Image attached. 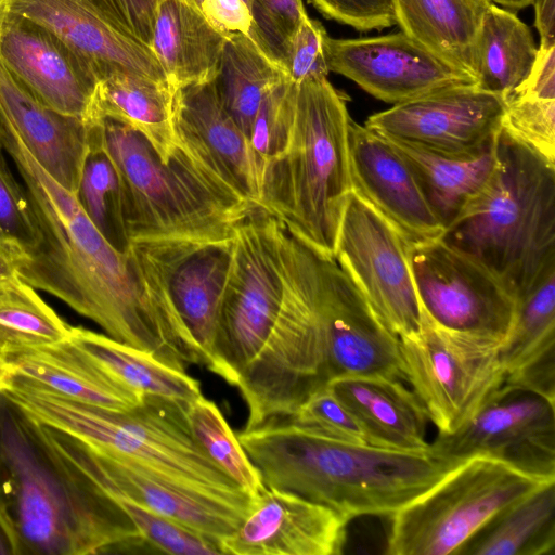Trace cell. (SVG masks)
Instances as JSON below:
<instances>
[{"mask_svg":"<svg viewBox=\"0 0 555 555\" xmlns=\"http://www.w3.org/2000/svg\"><path fill=\"white\" fill-rule=\"evenodd\" d=\"M0 150L18 170L39 240L26 250L20 278L99 324L107 336L185 371L204 363L195 341L152 296L130 249L116 250L75 194L57 183L0 120Z\"/></svg>","mask_w":555,"mask_h":555,"instance_id":"obj_1","label":"cell"},{"mask_svg":"<svg viewBox=\"0 0 555 555\" xmlns=\"http://www.w3.org/2000/svg\"><path fill=\"white\" fill-rule=\"evenodd\" d=\"M0 505L20 555H86L145 544L119 504L0 391Z\"/></svg>","mask_w":555,"mask_h":555,"instance_id":"obj_2","label":"cell"},{"mask_svg":"<svg viewBox=\"0 0 555 555\" xmlns=\"http://www.w3.org/2000/svg\"><path fill=\"white\" fill-rule=\"evenodd\" d=\"M237 438L266 487L326 505L349 520L392 516L459 465L429 452L338 440L288 416L243 428Z\"/></svg>","mask_w":555,"mask_h":555,"instance_id":"obj_3","label":"cell"},{"mask_svg":"<svg viewBox=\"0 0 555 555\" xmlns=\"http://www.w3.org/2000/svg\"><path fill=\"white\" fill-rule=\"evenodd\" d=\"M496 168L441 241L488 270L516 304L555 273V164L503 128Z\"/></svg>","mask_w":555,"mask_h":555,"instance_id":"obj_4","label":"cell"},{"mask_svg":"<svg viewBox=\"0 0 555 555\" xmlns=\"http://www.w3.org/2000/svg\"><path fill=\"white\" fill-rule=\"evenodd\" d=\"M0 391L38 421L198 496L248 514L254 499L197 443L182 402L144 396L130 410L82 403L2 379Z\"/></svg>","mask_w":555,"mask_h":555,"instance_id":"obj_5","label":"cell"},{"mask_svg":"<svg viewBox=\"0 0 555 555\" xmlns=\"http://www.w3.org/2000/svg\"><path fill=\"white\" fill-rule=\"evenodd\" d=\"M347 99L327 77L296 85L292 132L263 168L259 208L295 237L334 257L351 191Z\"/></svg>","mask_w":555,"mask_h":555,"instance_id":"obj_6","label":"cell"},{"mask_svg":"<svg viewBox=\"0 0 555 555\" xmlns=\"http://www.w3.org/2000/svg\"><path fill=\"white\" fill-rule=\"evenodd\" d=\"M103 144L122 188L124 215L131 242L232 238L255 209L178 145L163 162L138 131L101 119Z\"/></svg>","mask_w":555,"mask_h":555,"instance_id":"obj_7","label":"cell"},{"mask_svg":"<svg viewBox=\"0 0 555 555\" xmlns=\"http://www.w3.org/2000/svg\"><path fill=\"white\" fill-rule=\"evenodd\" d=\"M284 260L281 312L262 353L235 386L248 409L244 428L291 416L313 390L327 383L311 246L285 228Z\"/></svg>","mask_w":555,"mask_h":555,"instance_id":"obj_8","label":"cell"},{"mask_svg":"<svg viewBox=\"0 0 555 555\" xmlns=\"http://www.w3.org/2000/svg\"><path fill=\"white\" fill-rule=\"evenodd\" d=\"M284 297V227L257 208L235 230L208 370L236 386L262 353Z\"/></svg>","mask_w":555,"mask_h":555,"instance_id":"obj_9","label":"cell"},{"mask_svg":"<svg viewBox=\"0 0 555 555\" xmlns=\"http://www.w3.org/2000/svg\"><path fill=\"white\" fill-rule=\"evenodd\" d=\"M546 481L493 457H469L390 516L386 553L456 555L495 514Z\"/></svg>","mask_w":555,"mask_h":555,"instance_id":"obj_10","label":"cell"},{"mask_svg":"<svg viewBox=\"0 0 555 555\" xmlns=\"http://www.w3.org/2000/svg\"><path fill=\"white\" fill-rule=\"evenodd\" d=\"M502 343L442 327L423 310L420 330L399 338L404 380L439 434L457 430L502 387Z\"/></svg>","mask_w":555,"mask_h":555,"instance_id":"obj_11","label":"cell"},{"mask_svg":"<svg viewBox=\"0 0 555 555\" xmlns=\"http://www.w3.org/2000/svg\"><path fill=\"white\" fill-rule=\"evenodd\" d=\"M234 237L221 241L166 238L131 242L150 292L197 345L208 369L214 354Z\"/></svg>","mask_w":555,"mask_h":555,"instance_id":"obj_12","label":"cell"},{"mask_svg":"<svg viewBox=\"0 0 555 555\" xmlns=\"http://www.w3.org/2000/svg\"><path fill=\"white\" fill-rule=\"evenodd\" d=\"M428 452L453 464L485 455L555 480V402L503 384L457 430L438 433Z\"/></svg>","mask_w":555,"mask_h":555,"instance_id":"obj_13","label":"cell"},{"mask_svg":"<svg viewBox=\"0 0 555 555\" xmlns=\"http://www.w3.org/2000/svg\"><path fill=\"white\" fill-rule=\"evenodd\" d=\"M334 258L391 333L400 338L420 330L411 244L353 192L340 220Z\"/></svg>","mask_w":555,"mask_h":555,"instance_id":"obj_14","label":"cell"},{"mask_svg":"<svg viewBox=\"0 0 555 555\" xmlns=\"http://www.w3.org/2000/svg\"><path fill=\"white\" fill-rule=\"evenodd\" d=\"M411 266L422 310L435 323L504 340L517 304L488 270L441 240L411 245Z\"/></svg>","mask_w":555,"mask_h":555,"instance_id":"obj_15","label":"cell"},{"mask_svg":"<svg viewBox=\"0 0 555 555\" xmlns=\"http://www.w3.org/2000/svg\"><path fill=\"white\" fill-rule=\"evenodd\" d=\"M311 263L327 382L340 375L404 380L399 337L384 325L334 257L312 248Z\"/></svg>","mask_w":555,"mask_h":555,"instance_id":"obj_16","label":"cell"},{"mask_svg":"<svg viewBox=\"0 0 555 555\" xmlns=\"http://www.w3.org/2000/svg\"><path fill=\"white\" fill-rule=\"evenodd\" d=\"M502 95L460 85L371 115L364 126L379 135L450 157L476 156L502 129Z\"/></svg>","mask_w":555,"mask_h":555,"instance_id":"obj_17","label":"cell"},{"mask_svg":"<svg viewBox=\"0 0 555 555\" xmlns=\"http://www.w3.org/2000/svg\"><path fill=\"white\" fill-rule=\"evenodd\" d=\"M0 64L46 106L94 122L99 73L48 28L0 11Z\"/></svg>","mask_w":555,"mask_h":555,"instance_id":"obj_18","label":"cell"},{"mask_svg":"<svg viewBox=\"0 0 555 555\" xmlns=\"http://www.w3.org/2000/svg\"><path fill=\"white\" fill-rule=\"evenodd\" d=\"M330 72L356 82L374 98L399 104L441 89L475 83L404 33L357 39H326Z\"/></svg>","mask_w":555,"mask_h":555,"instance_id":"obj_19","label":"cell"},{"mask_svg":"<svg viewBox=\"0 0 555 555\" xmlns=\"http://www.w3.org/2000/svg\"><path fill=\"white\" fill-rule=\"evenodd\" d=\"M44 426L56 447L104 491L124 495L219 545L246 516L159 479L125 460L103 453L63 430Z\"/></svg>","mask_w":555,"mask_h":555,"instance_id":"obj_20","label":"cell"},{"mask_svg":"<svg viewBox=\"0 0 555 555\" xmlns=\"http://www.w3.org/2000/svg\"><path fill=\"white\" fill-rule=\"evenodd\" d=\"M351 191L411 245L440 240L444 229L405 158L385 138L349 124Z\"/></svg>","mask_w":555,"mask_h":555,"instance_id":"obj_21","label":"cell"},{"mask_svg":"<svg viewBox=\"0 0 555 555\" xmlns=\"http://www.w3.org/2000/svg\"><path fill=\"white\" fill-rule=\"evenodd\" d=\"M348 521L326 505L266 487L220 548L235 555H338Z\"/></svg>","mask_w":555,"mask_h":555,"instance_id":"obj_22","label":"cell"},{"mask_svg":"<svg viewBox=\"0 0 555 555\" xmlns=\"http://www.w3.org/2000/svg\"><path fill=\"white\" fill-rule=\"evenodd\" d=\"M173 127L178 145L237 196L259 208L258 173L249 140L224 108L214 80L175 92Z\"/></svg>","mask_w":555,"mask_h":555,"instance_id":"obj_23","label":"cell"},{"mask_svg":"<svg viewBox=\"0 0 555 555\" xmlns=\"http://www.w3.org/2000/svg\"><path fill=\"white\" fill-rule=\"evenodd\" d=\"M0 11L54 33L91 62L100 79L113 70H127L168 83L151 48L114 27L85 0H0Z\"/></svg>","mask_w":555,"mask_h":555,"instance_id":"obj_24","label":"cell"},{"mask_svg":"<svg viewBox=\"0 0 555 555\" xmlns=\"http://www.w3.org/2000/svg\"><path fill=\"white\" fill-rule=\"evenodd\" d=\"M0 361L3 379L82 403L130 410L144 397L112 376L70 336L4 353Z\"/></svg>","mask_w":555,"mask_h":555,"instance_id":"obj_25","label":"cell"},{"mask_svg":"<svg viewBox=\"0 0 555 555\" xmlns=\"http://www.w3.org/2000/svg\"><path fill=\"white\" fill-rule=\"evenodd\" d=\"M0 120L57 183L76 194L94 122L46 106L1 64Z\"/></svg>","mask_w":555,"mask_h":555,"instance_id":"obj_26","label":"cell"},{"mask_svg":"<svg viewBox=\"0 0 555 555\" xmlns=\"http://www.w3.org/2000/svg\"><path fill=\"white\" fill-rule=\"evenodd\" d=\"M326 385L359 423L366 444L402 452H428L429 417L402 380L340 375Z\"/></svg>","mask_w":555,"mask_h":555,"instance_id":"obj_27","label":"cell"},{"mask_svg":"<svg viewBox=\"0 0 555 555\" xmlns=\"http://www.w3.org/2000/svg\"><path fill=\"white\" fill-rule=\"evenodd\" d=\"M228 35L197 0H157L150 48L176 92L215 79Z\"/></svg>","mask_w":555,"mask_h":555,"instance_id":"obj_28","label":"cell"},{"mask_svg":"<svg viewBox=\"0 0 555 555\" xmlns=\"http://www.w3.org/2000/svg\"><path fill=\"white\" fill-rule=\"evenodd\" d=\"M500 356L504 384L555 402V273L517 304Z\"/></svg>","mask_w":555,"mask_h":555,"instance_id":"obj_29","label":"cell"},{"mask_svg":"<svg viewBox=\"0 0 555 555\" xmlns=\"http://www.w3.org/2000/svg\"><path fill=\"white\" fill-rule=\"evenodd\" d=\"M175 91L168 83L127 70L104 75L96 87L93 120L109 118L141 133L165 163L178 147Z\"/></svg>","mask_w":555,"mask_h":555,"instance_id":"obj_30","label":"cell"},{"mask_svg":"<svg viewBox=\"0 0 555 555\" xmlns=\"http://www.w3.org/2000/svg\"><path fill=\"white\" fill-rule=\"evenodd\" d=\"M401 31L475 79L476 47L488 0H391ZM476 83V82H475Z\"/></svg>","mask_w":555,"mask_h":555,"instance_id":"obj_31","label":"cell"},{"mask_svg":"<svg viewBox=\"0 0 555 555\" xmlns=\"http://www.w3.org/2000/svg\"><path fill=\"white\" fill-rule=\"evenodd\" d=\"M385 139L410 165L423 194L444 230L481 194L496 168L495 141L476 156L459 158Z\"/></svg>","mask_w":555,"mask_h":555,"instance_id":"obj_32","label":"cell"},{"mask_svg":"<svg viewBox=\"0 0 555 555\" xmlns=\"http://www.w3.org/2000/svg\"><path fill=\"white\" fill-rule=\"evenodd\" d=\"M555 548V480L509 504L456 555H550Z\"/></svg>","mask_w":555,"mask_h":555,"instance_id":"obj_33","label":"cell"},{"mask_svg":"<svg viewBox=\"0 0 555 555\" xmlns=\"http://www.w3.org/2000/svg\"><path fill=\"white\" fill-rule=\"evenodd\" d=\"M537 54L531 29L515 12L489 2L477 40L475 85L505 100L525 81Z\"/></svg>","mask_w":555,"mask_h":555,"instance_id":"obj_34","label":"cell"},{"mask_svg":"<svg viewBox=\"0 0 555 555\" xmlns=\"http://www.w3.org/2000/svg\"><path fill=\"white\" fill-rule=\"evenodd\" d=\"M70 337L112 376L141 396L191 402L202 395L195 378L146 351L83 327L72 326Z\"/></svg>","mask_w":555,"mask_h":555,"instance_id":"obj_35","label":"cell"},{"mask_svg":"<svg viewBox=\"0 0 555 555\" xmlns=\"http://www.w3.org/2000/svg\"><path fill=\"white\" fill-rule=\"evenodd\" d=\"M285 72L249 35L229 34L214 79L219 98L249 140L259 106Z\"/></svg>","mask_w":555,"mask_h":555,"instance_id":"obj_36","label":"cell"},{"mask_svg":"<svg viewBox=\"0 0 555 555\" xmlns=\"http://www.w3.org/2000/svg\"><path fill=\"white\" fill-rule=\"evenodd\" d=\"M75 196L102 236L116 250L128 253L131 240L125 221L121 181L103 144L101 120L91 127L89 147Z\"/></svg>","mask_w":555,"mask_h":555,"instance_id":"obj_37","label":"cell"},{"mask_svg":"<svg viewBox=\"0 0 555 555\" xmlns=\"http://www.w3.org/2000/svg\"><path fill=\"white\" fill-rule=\"evenodd\" d=\"M70 332L72 326L21 278L0 292V357L62 341Z\"/></svg>","mask_w":555,"mask_h":555,"instance_id":"obj_38","label":"cell"},{"mask_svg":"<svg viewBox=\"0 0 555 555\" xmlns=\"http://www.w3.org/2000/svg\"><path fill=\"white\" fill-rule=\"evenodd\" d=\"M186 417L193 437L210 460L256 499L266 489L261 475L218 405L201 395L188 403Z\"/></svg>","mask_w":555,"mask_h":555,"instance_id":"obj_39","label":"cell"},{"mask_svg":"<svg viewBox=\"0 0 555 555\" xmlns=\"http://www.w3.org/2000/svg\"><path fill=\"white\" fill-rule=\"evenodd\" d=\"M296 83L285 79L271 89L256 114L249 144L258 182L264 166L285 149L293 127Z\"/></svg>","mask_w":555,"mask_h":555,"instance_id":"obj_40","label":"cell"},{"mask_svg":"<svg viewBox=\"0 0 555 555\" xmlns=\"http://www.w3.org/2000/svg\"><path fill=\"white\" fill-rule=\"evenodd\" d=\"M108 494L129 516L144 543L151 547L175 555L222 554L216 541L158 515L124 495Z\"/></svg>","mask_w":555,"mask_h":555,"instance_id":"obj_41","label":"cell"},{"mask_svg":"<svg viewBox=\"0 0 555 555\" xmlns=\"http://www.w3.org/2000/svg\"><path fill=\"white\" fill-rule=\"evenodd\" d=\"M502 128L555 164V99L509 96L505 100Z\"/></svg>","mask_w":555,"mask_h":555,"instance_id":"obj_42","label":"cell"},{"mask_svg":"<svg viewBox=\"0 0 555 555\" xmlns=\"http://www.w3.org/2000/svg\"><path fill=\"white\" fill-rule=\"evenodd\" d=\"M249 7L253 17L249 36L284 70L288 42L308 16L301 0H250Z\"/></svg>","mask_w":555,"mask_h":555,"instance_id":"obj_43","label":"cell"},{"mask_svg":"<svg viewBox=\"0 0 555 555\" xmlns=\"http://www.w3.org/2000/svg\"><path fill=\"white\" fill-rule=\"evenodd\" d=\"M288 417L325 436L366 444L359 423L326 384L313 390Z\"/></svg>","mask_w":555,"mask_h":555,"instance_id":"obj_44","label":"cell"},{"mask_svg":"<svg viewBox=\"0 0 555 555\" xmlns=\"http://www.w3.org/2000/svg\"><path fill=\"white\" fill-rule=\"evenodd\" d=\"M0 236L18 242L26 250L36 246L39 240L26 190L14 179L1 150Z\"/></svg>","mask_w":555,"mask_h":555,"instance_id":"obj_45","label":"cell"},{"mask_svg":"<svg viewBox=\"0 0 555 555\" xmlns=\"http://www.w3.org/2000/svg\"><path fill=\"white\" fill-rule=\"evenodd\" d=\"M327 37L319 21L309 16L301 21L288 42L284 63V70L292 82L297 85L309 78L327 77Z\"/></svg>","mask_w":555,"mask_h":555,"instance_id":"obj_46","label":"cell"},{"mask_svg":"<svg viewBox=\"0 0 555 555\" xmlns=\"http://www.w3.org/2000/svg\"><path fill=\"white\" fill-rule=\"evenodd\" d=\"M326 18L360 31L380 30L396 24L391 0H309Z\"/></svg>","mask_w":555,"mask_h":555,"instance_id":"obj_47","label":"cell"},{"mask_svg":"<svg viewBox=\"0 0 555 555\" xmlns=\"http://www.w3.org/2000/svg\"><path fill=\"white\" fill-rule=\"evenodd\" d=\"M124 34L150 47L157 0H85Z\"/></svg>","mask_w":555,"mask_h":555,"instance_id":"obj_48","label":"cell"},{"mask_svg":"<svg viewBox=\"0 0 555 555\" xmlns=\"http://www.w3.org/2000/svg\"><path fill=\"white\" fill-rule=\"evenodd\" d=\"M208 20L225 34L249 35L253 17L246 0H201Z\"/></svg>","mask_w":555,"mask_h":555,"instance_id":"obj_49","label":"cell"},{"mask_svg":"<svg viewBox=\"0 0 555 555\" xmlns=\"http://www.w3.org/2000/svg\"><path fill=\"white\" fill-rule=\"evenodd\" d=\"M513 95L555 99V47H538V54L529 75L506 99Z\"/></svg>","mask_w":555,"mask_h":555,"instance_id":"obj_50","label":"cell"},{"mask_svg":"<svg viewBox=\"0 0 555 555\" xmlns=\"http://www.w3.org/2000/svg\"><path fill=\"white\" fill-rule=\"evenodd\" d=\"M26 258V249L18 242L0 236V292L20 278Z\"/></svg>","mask_w":555,"mask_h":555,"instance_id":"obj_51","label":"cell"},{"mask_svg":"<svg viewBox=\"0 0 555 555\" xmlns=\"http://www.w3.org/2000/svg\"><path fill=\"white\" fill-rule=\"evenodd\" d=\"M534 26L540 35V48L555 47V0H534Z\"/></svg>","mask_w":555,"mask_h":555,"instance_id":"obj_52","label":"cell"},{"mask_svg":"<svg viewBox=\"0 0 555 555\" xmlns=\"http://www.w3.org/2000/svg\"><path fill=\"white\" fill-rule=\"evenodd\" d=\"M0 555H20V545L14 527L0 505Z\"/></svg>","mask_w":555,"mask_h":555,"instance_id":"obj_53","label":"cell"},{"mask_svg":"<svg viewBox=\"0 0 555 555\" xmlns=\"http://www.w3.org/2000/svg\"><path fill=\"white\" fill-rule=\"evenodd\" d=\"M534 0H490V2L509 10L512 12H516L518 10H521L530 4H532Z\"/></svg>","mask_w":555,"mask_h":555,"instance_id":"obj_54","label":"cell"},{"mask_svg":"<svg viewBox=\"0 0 555 555\" xmlns=\"http://www.w3.org/2000/svg\"><path fill=\"white\" fill-rule=\"evenodd\" d=\"M1 380H2V369L0 370V385H1Z\"/></svg>","mask_w":555,"mask_h":555,"instance_id":"obj_55","label":"cell"},{"mask_svg":"<svg viewBox=\"0 0 555 555\" xmlns=\"http://www.w3.org/2000/svg\"><path fill=\"white\" fill-rule=\"evenodd\" d=\"M246 1H247L248 5H250V0H246ZM249 9H250V7H249Z\"/></svg>","mask_w":555,"mask_h":555,"instance_id":"obj_56","label":"cell"},{"mask_svg":"<svg viewBox=\"0 0 555 555\" xmlns=\"http://www.w3.org/2000/svg\"><path fill=\"white\" fill-rule=\"evenodd\" d=\"M2 369V364H1V361H0V370Z\"/></svg>","mask_w":555,"mask_h":555,"instance_id":"obj_57","label":"cell"},{"mask_svg":"<svg viewBox=\"0 0 555 555\" xmlns=\"http://www.w3.org/2000/svg\"><path fill=\"white\" fill-rule=\"evenodd\" d=\"M197 1L199 2L201 0H197Z\"/></svg>","mask_w":555,"mask_h":555,"instance_id":"obj_58","label":"cell"},{"mask_svg":"<svg viewBox=\"0 0 555 555\" xmlns=\"http://www.w3.org/2000/svg\"><path fill=\"white\" fill-rule=\"evenodd\" d=\"M488 1H490V0H488Z\"/></svg>","mask_w":555,"mask_h":555,"instance_id":"obj_59","label":"cell"}]
</instances>
